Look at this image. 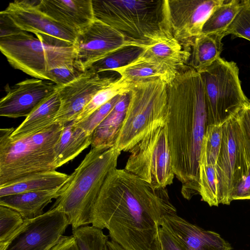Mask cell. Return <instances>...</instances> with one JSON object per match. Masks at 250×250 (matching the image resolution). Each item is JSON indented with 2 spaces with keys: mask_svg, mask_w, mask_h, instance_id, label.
<instances>
[{
  "mask_svg": "<svg viewBox=\"0 0 250 250\" xmlns=\"http://www.w3.org/2000/svg\"><path fill=\"white\" fill-rule=\"evenodd\" d=\"M161 226L173 235L183 250H231L230 245L214 231L205 230L176 213L167 215Z\"/></svg>",
  "mask_w": 250,
  "mask_h": 250,
  "instance_id": "17",
  "label": "cell"
},
{
  "mask_svg": "<svg viewBox=\"0 0 250 250\" xmlns=\"http://www.w3.org/2000/svg\"><path fill=\"white\" fill-rule=\"evenodd\" d=\"M24 220L18 211L0 205V250L8 245L22 229Z\"/></svg>",
  "mask_w": 250,
  "mask_h": 250,
  "instance_id": "30",
  "label": "cell"
},
{
  "mask_svg": "<svg viewBox=\"0 0 250 250\" xmlns=\"http://www.w3.org/2000/svg\"><path fill=\"white\" fill-rule=\"evenodd\" d=\"M65 125L55 124L18 139L15 128L0 129V186L28 174L57 169L54 147Z\"/></svg>",
  "mask_w": 250,
  "mask_h": 250,
  "instance_id": "6",
  "label": "cell"
},
{
  "mask_svg": "<svg viewBox=\"0 0 250 250\" xmlns=\"http://www.w3.org/2000/svg\"><path fill=\"white\" fill-rule=\"evenodd\" d=\"M63 186L52 190L24 192L1 197L0 205L18 211L24 220L34 219L42 215L43 208L53 199H57L60 196Z\"/></svg>",
  "mask_w": 250,
  "mask_h": 250,
  "instance_id": "20",
  "label": "cell"
},
{
  "mask_svg": "<svg viewBox=\"0 0 250 250\" xmlns=\"http://www.w3.org/2000/svg\"><path fill=\"white\" fill-rule=\"evenodd\" d=\"M130 100V90L120 95L113 108L92 135V147L115 145Z\"/></svg>",
  "mask_w": 250,
  "mask_h": 250,
  "instance_id": "23",
  "label": "cell"
},
{
  "mask_svg": "<svg viewBox=\"0 0 250 250\" xmlns=\"http://www.w3.org/2000/svg\"><path fill=\"white\" fill-rule=\"evenodd\" d=\"M247 160L250 165V103L245 105L237 114Z\"/></svg>",
  "mask_w": 250,
  "mask_h": 250,
  "instance_id": "37",
  "label": "cell"
},
{
  "mask_svg": "<svg viewBox=\"0 0 250 250\" xmlns=\"http://www.w3.org/2000/svg\"><path fill=\"white\" fill-rule=\"evenodd\" d=\"M104 250H125L120 245L116 242L111 240H108L105 247Z\"/></svg>",
  "mask_w": 250,
  "mask_h": 250,
  "instance_id": "41",
  "label": "cell"
},
{
  "mask_svg": "<svg viewBox=\"0 0 250 250\" xmlns=\"http://www.w3.org/2000/svg\"><path fill=\"white\" fill-rule=\"evenodd\" d=\"M168 115L166 126L175 176L181 193L190 200L199 194V166L208 126V107L200 74L188 67L167 86Z\"/></svg>",
  "mask_w": 250,
  "mask_h": 250,
  "instance_id": "2",
  "label": "cell"
},
{
  "mask_svg": "<svg viewBox=\"0 0 250 250\" xmlns=\"http://www.w3.org/2000/svg\"><path fill=\"white\" fill-rule=\"evenodd\" d=\"M121 151L111 147H92L62 188L52 207L66 216L72 230L92 224L93 210L108 173L117 168Z\"/></svg>",
  "mask_w": 250,
  "mask_h": 250,
  "instance_id": "3",
  "label": "cell"
},
{
  "mask_svg": "<svg viewBox=\"0 0 250 250\" xmlns=\"http://www.w3.org/2000/svg\"><path fill=\"white\" fill-rule=\"evenodd\" d=\"M42 11L77 36L95 20L92 0H42Z\"/></svg>",
  "mask_w": 250,
  "mask_h": 250,
  "instance_id": "18",
  "label": "cell"
},
{
  "mask_svg": "<svg viewBox=\"0 0 250 250\" xmlns=\"http://www.w3.org/2000/svg\"><path fill=\"white\" fill-rule=\"evenodd\" d=\"M121 95L115 96L99 107L83 122L75 125L82 128L88 134L92 135L96 128L111 111Z\"/></svg>",
  "mask_w": 250,
  "mask_h": 250,
  "instance_id": "35",
  "label": "cell"
},
{
  "mask_svg": "<svg viewBox=\"0 0 250 250\" xmlns=\"http://www.w3.org/2000/svg\"><path fill=\"white\" fill-rule=\"evenodd\" d=\"M236 200H250V165L244 177L232 189L230 201Z\"/></svg>",
  "mask_w": 250,
  "mask_h": 250,
  "instance_id": "39",
  "label": "cell"
},
{
  "mask_svg": "<svg viewBox=\"0 0 250 250\" xmlns=\"http://www.w3.org/2000/svg\"><path fill=\"white\" fill-rule=\"evenodd\" d=\"M91 142L92 135L73 122L65 125L54 147L57 169L73 160Z\"/></svg>",
  "mask_w": 250,
  "mask_h": 250,
  "instance_id": "24",
  "label": "cell"
},
{
  "mask_svg": "<svg viewBox=\"0 0 250 250\" xmlns=\"http://www.w3.org/2000/svg\"><path fill=\"white\" fill-rule=\"evenodd\" d=\"M152 250H183L171 233L161 226Z\"/></svg>",
  "mask_w": 250,
  "mask_h": 250,
  "instance_id": "38",
  "label": "cell"
},
{
  "mask_svg": "<svg viewBox=\"0 0 250 250\" xmlns=\"http://www.w3.org/2000/svg\"><path fill=\"white\" fill-rule=\"evenodd\" d=\"M125 169L156 188H166L175 177L166 125L150 132L130 150Z\"/></svg>",
  "mask_w": 250,
  "mask_h": 250,
  "instance_id": "9",
  "label": "cell"
},
{
  "mask_svg": "<svg viewBox=\"0 0 250 250\" xmlns=\"http://www.w3.org/2000/svg\"><path fill=\"white\" fill-rule=\"evenodd\" d=\"M58 89L45 99L25 118L11 134V138L18 139L30 135L55 124V119L61 105Z\"/></svg>",
  "mask_w": 250,
  "mask_h": 250,
  "instance_id": "22",
  "label": "cell"
},
{
  "mask_svg": "<svg viewBox=\"0 0 250 250\" xmlns=\"http://www.w3.org/2000/svg\"><path fill=\"white\" fill-rule=\"evenodd\" d=\"M222 125H208L203 140L199 164L215 166L222 144Z\"/></svg>",
  "mask_w": 250,
  "mask_h": 250,
  "instance_id": "31",
  "label": "cell"
},
{
  "mask_svg": "<svg viewBox=\"0 0 250 250\" xmlns=\"http://www.w3.org/2000/svg\"><path fill=\"white\" fill-rule=\"evenodd\" d=\"M120 78L126 82L133 83L141 80L159 78L167 84L179 72L176 70L155 60L142 54L129 64L114 69Z\"/></svg>",
  "mask_w": 250,
  "mask_h": 250,
  "instance_id": "21",
  "label": "cell"
},
{
  "mask_svg": "<svg viewBox=\"0 0 250 250\" xmlns=\"http://www.w3.org/2000/svg\"><path fill=\"white\" fill-rule=\"evenodd\" d=\"M246 0H224L216 7L205 23L202 34H226Z\"/></svg>",
  "mask_w": 250,
  "mask_h": 250,
  "instance_id": "27",
  "label": "cell"
},
{
  "mask_svg": "<svg viewBox=\"0 0 250 250\" xmlns=\"http://www.w3.org/2000/svg\"><path fill=\"white\" fill-rule=\"evenodd\" d=\"M83 72L74 61L50 70L48 75L49 81L54 82L59 86H62L73 81Z\"/></svg>",
  "mask_w": 250,
  "mask_h": 250,
  "instance_id": "36",
  "label": "cell"
},
{
  "mask_svg": "<svg viewBox=\"0 0 250 250\" xmlns=\"http://www.w3.org/2000/svg\"><path fill=\"white\" fill-rule=\"evenodd\" d=\"M60 86L51 81L27 79L5 87L6 95L0 101V116L11 118L27 117Z\"/></svg>",
  "mask_w": 250,
  "mask_h": 250,
  "instance_id": "16",
  "label": "cell"
},
{
  "mask_svg": "<svg viewBox=\"0 0 250 250\" xmlns=\"http://www.w3.org/2000/svg\"><path fill=\"white\" fill-rule=\"evenodd\" d=\"M249 102H250V99L249 100Z\"/></svg>",
  "mask_w": 250,
  "mask_h": 250,
  "instance_id": "42",
  "label": "cell"
},
{
  "mask_svg": "<svg viewBox=\"0 0 250 250\" xmlns=\"http://www.w3.org/2000/svg\"><path fill=\"white\" fill-rule=\"evenodd\" d=\"M132 83L123 81L121 78L116 80L93 96L76 119L73 121V123L78 124L83 122L95 110L115 96L129 91Z\"/></svg>",
  "mask_w": 250,
  "mask_h": 250,
  "instance_id": "28",
  "label": "cell"
},
{
  "mask_svg": "<svg viewBox=\"0 0 250 250\" xmlns=\"http://www.w3.org/2000/svg\"><path fill=\"white\" fill-rule=\"evenodd\" d=\"M250 41V0H246L236 18L226 31Z\"/></svg>",
  "mask_w": 250,
  "mask_h": 250,
  "instance_id": "34",
  "label": "cell"
},
{
  "mask_svg": "<svg viewBox=\"0 0 250 250\" xmlns=\"http://www.w3.org/2000/svg\"><path fill=\"white\" fill-rule=\"evenodd\" d=\"M36 37L15 27L0 34V49L9 63L33 77L49 81V72L75 61L74 44L39 34Z\"/></svg>",
  "mask_w": 250,
  "mask_h": 250,
  "instance_id": "5",
  "label": "cell"
},
{
  "mask_svg": "<svg viewBox=\"0 0 250 250\" xmlns=\"http://www.w3.org/2000/svg\"><path fill=\"white\" fill-rule=\"evenodd\" d=\"M74 45L77 52L75 62L83 72L95 62L124 47L137 46L145 48L96 19L77 36Z\"/></svg>",
  "mask_w": 250,
  "mask_h": 250,
  "instance_id": "11",
  "label": "cell"
},
{
  "mask_svg": "<svg viewBox=\"0 0 250 250\" xmlns=\"http://www.w3.org/2000/svg\"><path fill=\"white\" fill-rule=\"evenodd\" d=\"M69 175L56 170L28 174L0 186V197L10 195L52 190L62 187Z\"/></svg>",
  "mask_w": 250,
  "mask_h": 250,
  "instance_id": "19",
  "label": "cell"
},
{
  "mask_svg": "<svg viewBox=\"0 0 250 250\" xmlns=\"http://www.w3.org/2000/svg\"><path fill=\"white\" fill-rule=\"evenodd\" d=\"M167 84L159 78L132 83L130 100L114 146L129 150L153 130L166 125L168 115Z\"/></svg>",
  "mask_w": 250,
  "mask_h": 250,
  "instance_id": "7",
  "label": "cell"
},
{
  "mask_svg": "<svg viewBox=\"0 0 250 250\" xmlns=\"http://www.w3.org/2000/svg\"><path fill=\"white\" fill-rule=\"evenodd\" d=\"M144 49L137 46L124 47L95 62L90 68L98 73L106 71H112L114 69L132 62L142 54Z\"/></svg>",
  "mask_w": 250,
  "mask_h": 250,
  "instance_id": "29",
  "label": "cell"
},
{
  "mask_svg": "<svg viewBox=\"0 0 250 250\" xmlns=\"http://www.w3.org/2000/svg\"><path fill=\"white\" fill-rule=\"evenodd\" d=\"M96 19L145 48L173 35L167 0H93Z\"/></svg>",
  "mask_w": 250,
  "mask_h": 250,
  "instance_id": "4",
  "label": "cell"
},
{
  "mask_svg": "<svg viewBox=\"0 0 250 250\" xmlns=\"http://www.w3.org/2000/svg\"><path fill=\"white\" fill-rule=\"evenodd\" d=\"M198 73L208 107V125L223 124L249 103L241 87L238 67L234 62L219 57Z\"/></svg>",
  "mask_w": 250,
  "mask_h": 250,
  "instance_id": "8",
  "label": "cell"
},
{
  "mask_svg": "<svg viewBox=\"0 0 250 250\" xmlns=\"http://www.w3.org/2000/svg\"><path fill=\"white\" fill-rule=\"evenodd\" d=\"M236 115L222 125V144L215 166L219 202L223 205L230 204L231 192L246 175L250 165Z\"/></svg>",
  "mask_w": 250,
  "mask_h": 250,
  "instance_id": "10",
  "label": "cell"
},
{
  "mask_svg": "<svg viewBox=\"0 0 250 250\" xmlns=\"http://www.w3.org/2000/svg\"><path fill=\"white\" fill-rule=\"evenodd\" d=\"M177 213L166 188H156L125 169L109 172L92 213V226L106 229L125 250H152L163 218Z\"/></svg>",
  "mask_w": 250,
  "mask_h": 250,
  "instance_id": "1",
  "label": "cell"
},
{
  "mask_svg": "<svg viewBox=\"0 0 250 250\" xmlns=\"http://www.w3.org/2000/svg\"><path fill=\"white\" fill-rule=\"evenodd\" d=\"M50 250H80L74 236H62Z\"/></svg>",
  "mask_w": 250,
  "mask_h": 250,
  "instance_id": "40",
  "label": "cell"
},
{
  "mask_svg": "<svg viewBox=\"0 0 250 250\" xmlns=\"http://www.w3.org/2000/svg\"><path fill=\"white\" fill-rule=\"evenodd\" d=\"M39 0H15L0 12V17L14 27L75 44L77 35L41 10Z\"/></svg>",
  "mask_w": 250,
  "mask_h": 250,
  "instance_id": "13",
  "label": "cell"
},
{
  "mask_svg": "<svg viewBox=\"0 0 250 250\" xmlns=\"http://www.w3.org/2000/svg\"><path fill=\"white\" fill-rule=\"evenodd\" d=\"M225 33L201 34L196 37L191 44L192 51L190 67L197 72L206 69L220 57L223 49L222 40Z\"/></svg>",
  "mask_w": 250,
  "mask_h": 250,
  "instance_id": "26",
  "label": "cell"
},
{
  "mask_svg": "<svg viewBox=\"0 0 250 250\" xmlns=\"http://www.w3.org/2000/svg\"><path fill=\"white\" fill-rule=\"evenodd\" d=\"M199 194L202 200L210 207L219 204L215 166L200 163L199 166Z\"/></svg>",
  "mask_w": 250,
  "mask_h": 250,
  "instance_id": "32",
  "label": "cell"
},
{
  "mask_svg": "<svg viewBox=\"0 0 250 250\" xmlns=\"http://www.w3.org/2000/svg\"><path fill=\"white\" fill-rule=\"evenodd\" d=\"M224 0H167L171 28L180 42L191 44L214 8Z\"/></svg>",
  "mask_w": 250,
  "mask_h": 250,
  "instance_id": "15",
  "label": "cell"
},
{
  "mask_svg": "<svg viewBox=\"0 0 250 250\" xmlns=\"http://www.w3.org/2000/svg\"><path fill=\"white\" fill-rule=\"evenodd\" d=\"M142 54L178 72L187 68L186 64L191 54L173 35L161 38L145 48Z\"/></svg>",
  "mask_w": 250,
  "mask_h": 250,
  "instance_id": "25",
  "label": "cell"
},
{
  "mask_svg": "<svg viewBox=\"0 0 250 250\" xmlns=\"http://www.w3.org/2000/svg\"><path fill=\"white\" fill-rule=\"evenodd\" d=\"M80 250H104L108 236L102 229L93 226H85L72 230Z\"/></svg>",
  "mask_w": 250,
  "mask_h": 250,
  "instance_id": "33",
  "label": "cell"
},
{
  "mask_svg": "<svg viewBox=\"0 0 250 250\" xmlns=\"http://www.w3.org/2000/svg\"><path fill=\"white\" fill-rule=\"evenodd\" d=\"M69 225L65 213L59 207H52L42 215L24 220L22 229L5 250H50Z\"/></svg>",
  "mask_w": 250,
  "mask_h": 250,
  "instance_id": "12",
  "label": "cell"
},
{
  "mask_svg": "<svg viewBox=\"0 0 250 250\" xmlns=\"http://www.w3.org/2000/svg\"><path fill=\"white\" fill-rule=\"evenodd\" d=\"M115 80L89 68L73 81L60 86L61 105L54 123L66 125L75 121L93 96Z\"/></svg>",
  "mask_w": 250,
  "mask_h": 250,
  "instance_id": "14",
  "label": "cell"
}]
</instances>
